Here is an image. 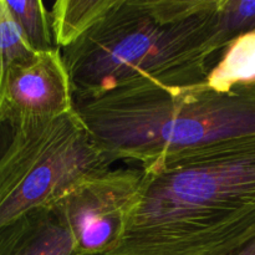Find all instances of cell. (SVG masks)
Listing matches in <instances>:
<instances>
[{
	"label": "cell",
	"instance_id": "obj_2",
	"mask_svg": "<svg viewBox=\"0 0 255 255\" xmlns=\"http://www.w3.org/2000/svg\"><path fill=\"white\" fill-rule=\"evenodd\" d=\"M75 110L115 161L142 166L163 156L255 136V85L219 94L204 82L184 87L143 82L75 100Z\"/></svg>",
	"mask_w": 255,
	"mask_h": 255
},
{
	"label": "cell",
	"instance_id": "obj_3",
	"mask_svg": "<svg viewBox=\"0 0 255 255\" xmlns=\"http://www.w3.org/2000/svg\"><path fill=\"white\" fill-rule=\"evenodd\" d=\"M182 21L154 16L147 0L117 4L75 44L61 49L75 100L152 82L184 87L206 81L216 46V10Z\"/></svg>",
	"mask_w": 255,
	"mask_h": 255
},
{
	"label": "cell",
	"instance_id": "obj_4",
	"mask_svg": "<svg viewBox=\"0 0 255 255\" xmlns=\"http://www.w3.org/2000/svg\"><path fill=\"white\" fill-rule=\"evenodd\" d=\"M76 110L15 127L0 159V228L27 212L52 207L85 179L111 169Z\"/></svg>",
	"mask_w": 255,
	"mask_h": 255
},
{
	"label": "cell",
	"instance_id": "obj_13",
	"mask_svg": "<svg viewBox=\"0 0 255 255\" xmlns=\"http://www.w3.org/2000/svg\"><path fill=\"white\" fill-rule=\"evenodd\" d=\"M15 136V128L5 121L0 114V159L4 157L9 147L11 146V142Z\"/></svg>",
	"mask_w": 255,
	"mask_h": 255
},
{
	"label": "cell",
	"instance_id": "obj_5",
	"mask_svg": "<svg viewBox=\"0 0 255 255\" xmlns=\"http://www.w3.org/2000/svg\"><path fill=\"white\" fill-rule=\"evenodd\" d=\"M143 172L110 169L85 179L54 204L77 255H105L122 238Z\"/></svg>",
	"mask_w": 255,
	"mask_h": 255
},
{
	"label": "cell",
	"instance_id": "obj_12",
	"mask_svg": "<svg viewBox=\"0 0 255 255\" xmlns=\"http://www.w3.org/2000/svg\"><path fill=\"white\" fill-rule=\"evenodd\" d=\"M255 30V0H219L216 10L218 52L237 36Z\"/></svg>",
	"mask_w": 255,
	"mask_h": 255
},
{
	"label": "cell",
	"instance_id": "obj_9",
	"mask_svg": "<svg viewBox=\"0 0 255 255\" xmlns=\"http://www.w3.org/2000/svg\"><path fill=\"white\" fill-rule=\"evenodd\" d=\"M117 0H59L50 11L56 47L65 49L81 39L115 5Z\"/></svg>",
	"mask_w": 255,
	"mask_h": 255
},
{
	"label": "cell",
	"instance_id": "obj_10",
	"mask_svg": "<svg viewBox=\"0 0 255 255\" xmlns=\"http://www.w3.org/2000/svg\"><path fill=\"white\" fill-rule=\"evenodd\" d=\"M12 19L35 52H45L56 47L52 36L51 17L40 0H5Z\"/></svg>",
	"mask_w": 255,
	"mask_h": 255
},
{
	"label": "cell",
	"instance_id": "obj_7",
	"mask_svg": "<svg viewBox=\"0 0 255 255\" xmlns=\"http://www.w3.org/2000/svg\"><path fill=\"white\" fill-rule=\"evenodd\" d=\"M0 255H77L54 206L27 212L0 228Z\"/></svg>",
	"mask_w": 255,
	"mask_h": 255
},
{
	"label": "cell",
	"instance_id": "obj_14",
	"mask_svg": "<svg viewBox=\"0 0 255 255\" xmlns=\"http://www.w3.org/2000/svg\"><path fill=\"white\" fill-rule=\"evenodd\" d=\"M224 255H255V239L249 242V243H247L246 246L241 247V248Z\"/></svg>",
	"mask_w": 255,
	"mask_h": 255
},
{
	"label": "cell",
	"instance_id": "obj_1",
	"mask_svg": "<svg viewBox=\"0 0 255 255\" xmlns=\"http://www.w3.org/2000/svg\"><path fill=\"white\" fill-rule=\"evenodd\" d=\"M119 243L105 255H224L255 239V136L142 166Z\"/></svg>",
	"mask_w": 255,
	"mask_h": 255
},
{
	"label": "cell",
	"instance_id": "obj_11",
	"mask_svg": "<svg viewBox=\"0 0 255 255\" xmlns=\"http://www.w3.org/2000/svg\"><path fill=\"white\" fill-rule=\"evenodd\" d=\"M35 54L36 52L31 49L12 19L5 0H0V105L11 67L17 62L30 59Z\"/></svg>",
	"mask_w": 255,
	"mask_h": 255
},
{
	"label": "cell",
	"instance_id": "obj_6",
	"mask_svg": "<svg viewBox=\"0 0 255 255\" xmlns=\"http://www.w3.org/2000/svg\"><path fill=\"white\" fill-rule=\"evenodd\" d=\"M74 110V90L61 49L36 52L11 67L0 114L14 128L27 121L56 119Z\"/></svg>",
	"mask_w": 255,
	"mask_h": 255
},
{
	"label": "cell",
	"instance_id": "obj_8",
	"mask_svg": "<svg viewBox=\"0 0 255 255\" xmlns=\"http://www.w3.org/2000/svg\"><path fill=\"white\" fill-rule=\"evenodd\" d=\"M204 85L219 94L255 85V30L239 35L224 47Z\"/></svg>",
	"mask_w": 255,
	"mask_h": 255
}]
</instances>
